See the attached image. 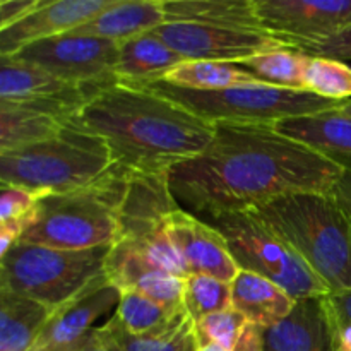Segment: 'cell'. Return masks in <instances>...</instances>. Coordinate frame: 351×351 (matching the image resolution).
<instances>
[{
  "label": "cell",
  "mask_w": 351,
  "mask_h": 351,
  "mask_svg": "<svg viewBox=\"0 0 351 351\" xmlns=\"http://www.w3.org/2000/svg\"><path fill=\"white\" fill-rule=\"evenodd\" d=\"M274 129L351 170V117L341 108L281 120Z\"/></svg>",
  "instance_id": "obj_17"
},
{
  "label": "cell",
  "mask_w": 351,
  "mask_h": 351,
  "mask_svg": "<svg viewBox=\"0 0 351 351\" xmlns=\"http://www.w3.org/2000/svg\"><path fill=\"white\" fill-rule=\"evenodd\" d=\"M154 33L184 60L230 62L240 65L254 55L287 47L266 33L195 23H165Z\"/></svg>",
  "instance_id": "obj_11"
},
{
  "label": "cell",
  "mask_w": 351,
  "mask_h": 351,
  "mask_svg": "<svg viewBox=\"0 0 351 351\" xmlns=\"http://www.w3.org/2000/svg\"><path fill=\"white\" fill-rule=\"evenodd\" d=\"M146 89L167 96L171 101L215 125H276L281 120L314 115L343 106V103L331 101L312 93L293 91L269 84L239 86L219 91H195L171 86L168 82H156Z\"/></svg>",
  "instance_id": "obj_7"
},
{
  "label": "cell",
  "mask_w": 351,
  "mask_h": 351,
  "mask_svg": "<svg viewBox=\"0 0 351 351\" xmlns=\"http://www.w3.org/2000/svg\"><path fill=\"white\" fill-rule=\"evenodd\" d=\"M208 223L225 237L240 269L267 278L297 302L331 293L297 250L252 213H223Z\"/></svg>",
  "instance_id": "obj_8"
},
{
  "label": "cell",
  "mask_w": 351,
  "mask_h": 351,
  "mask_svg": "<svg viewBox=\"0 0 351 351\" xmlns=\"http://www.w3.org/2000/svg\"><path fill=\"white\" fill-rule=\"evenodd\" d=\"M167 23L163 0H113L103 12L71 34L123 43Z\"/></svg>",
  "instance_id": "obj_18"
},
{
  "label": "cell",
  "mask_w": 351,
  "mask_h": 351,
  "mask_svg": "<svg viewBox=\"0 0 351 351\" xmlns=\"http://www.w3.org/2000/svg\"><path fill=\"white\" fill-rule=\"evenodd\" d=\"M184 58L175 53L154 31L120 43L115 67L117 84L146 89L161 82Z\"/></svg>",
  "instance_id": "obj_19"
},
{
  "label": "cell",
  "mask_w": 351,
  "mask_h": 351,
  "mask_svg": "<svg viewBox=\"0 0 351 351\" xmlns=\"http://www.w3.org/2000/svg\"><path fill=\"white\" fill-rule=\"evenodd\" d=\"M345 168L274 125L216 123L211 144L168 175L178 206L197 218L249 211L283 195L332 192Z\"/></svg>",
  "instance_id": "obj_1"
},
{
  "label": "cell",
  "mask_w": 351,
  "mask_h": 351,
  "mask_svg": "<svg viewBox=\"0 0 351 351\" xmlns=\"http://www.w3.org/2000/svg\"><path fill=\"white\" fill-rule=\"evenodd\" d=\"M122 291L106 274L82 293L51 312L31 351H69L88 335L99 317L119 307Z\"/></svg>",
  "instance_id": "obj_13"
},
{
  "label": "cell",
  "mask_w": 351,
  "mask_h": 351,
  "mask_svg": "<svg viewBox=\"0 0 351 351\" xmlns=\"http://www.w3.org/2000/svg\"><path fill=\"white\" fill-rule=\"evenodd\" d=\"M161 82L195 91H219L239 86L266 84L239 64L209 60H184L171 69ZM271 86V84H269Z\"/></svg>",
  "instance_id": "obj_25"
},
{
  "label": "cell",
  "mask_w": 351,
  "mask_h": 351,
  "mask_svg": "<svg viewBox=\"0 0 351 351\" xmlns=\"http://www.w3.org/2000/svg\"><path fill=\"white\" fill-rule=\"evenodd\" d=\"M249 213L287 240L331 293L351 290V216L332 192L283 195Z\"/></svg>",
  "instance_id": "obj_3"
},
{
  "label": "cell",
  "mask_w": 351,
  "mask_h": 351,
  "mask_svg": "<svg viewBox=\"0 0 351 351\" xmlns=\"http://www.w3.org/2000/svg\"><path fill=\"white\" fill-rule=\"evenodd\" d=\"M163 9L167 23H195L266 33L256 0H163Z\"/></svg>",
  "instance_id": "obj_21"
},
{
  "label": "cell",
  "mask_w": 351,
  "mask_h": 351,
  "mask_svg": "<svg viewBox=\"0 0 351 351\" xmlns=\"http://www.w3.org/2000/svg\"><path fill=\"white\" fill-rule=\"evenodd\" d=\"M304 53L311 55V57H326L335 58V60H351V27L341 31L336 36L329 38V40L322 41V43L315 45V47L307 48V50H300Z\"/></svg>",
  "instance_id": "obj_33"
},
{
  "label": "cell",
  "mask_w": 351,
  "mask_h": 351,
  "mask_svg": "<svg viewBox=\"0 0 351 351\" xmlns=\"http://www.w3.org/2000/svg\"><path fill=\"white\" fill-rule=\"evenodd\" d=\"M187 317L184 307L161 304L137 291H123L119 307L112 315L113 321L130 335H153Z\"/></svg>",
  "instance_id": "obj_26"
},
{
  "label": "cell",
  "mask_w": 351,
  "mask_h": 351,
  "mask_svg": "<svg viewBox=\"0 0 351 351\" xmlns=\"http://www.w3.org/2000/svg\"><path fill=\"white\" fill-rule=\"evenodd\" d=\"M51 312L33 298L0 290V351H31Z\"/></svg>",
  "instance_id": "obj_23"
},
{
  "label": "cell",
  "mask_w": 351,
  "mask_h": 351,
  "mask_svg": "<svg viewBox=\"0 0 351 351\" xmlns=\"http://www.w3.org/2000/svg\"><path fill=\"white\" fill-rule=\"evenodd\" d=\"M130 171L113 165L108 173L75 191L38 204L36 221L21 242L67 250L113 247L120 239Z\"/></svg>",
  "instance_id": "obj_4"
},
{
  "label": "cell",
  "mask_w": 351,
  "mask_h": 351,
  "mask_svg": "<svg viewBox=\"0 0 351 351\" xmlns=\"http://www.w3.org/2000/svg\"><path fill=\"white\" fill-rule=\"evenodd\" d=\"M95 93L55 77L24 62L3 57L0 64V103L23 105L67 120L74 117Z\"/></svg>",
  "instance_id": "obj_12"
},
{
  "label": "cell",
  "mask_w": 351,
  "mask_h": 351,
  "mask_svg": "<svg viewBox=\"0 0 351 351\" xmlns=\"http://www.w3.org/2000/svg\"><path fill=\"white\" fill-rule=\"evenodd\" d=\"M168 233L191 274H206L232 283L240 273L228 242L211 223L178 208L168 218Z\"/></svg>",
  "instance_id": "obj_14"
},
{
  "label": "cell",
  "mask_w": 351,
  "mask_h": 351,
  "mask_svg": "<svg viewBox=\"0 0 351 351\" xmlns=\"http://www.w3.org/2000/svg\"><path fill=\"white\" fill-rule=\"evenodd\" d=\"M341 112H345L346 115H350V117H351V101H346V103H343V106H341Z\"/></svg>",
  "instance_id": "obj_40"
},
{
  "label": "cell",
  "mask_w": 351,
  "mask_h": 351,
  "mask_svg": "<svg viewBox=\"0 0 351 351\" xmlns=\"http://www.w3.org/2000/svg\"><path fill=\"white\" fill-rule=\"evenodd\" d=\"M105 274L120 291H137L161 304L184 307V281L153 266L144 257L117 243L110 250Z\"/></svg>",
  "instance_id": "obj_16"
},
{
  "label": "cell",
  "mask_w": 351,
  "mask_h": 351,
  "mask_svg": "<svg viewBox=\"0 0 351 351\" xmlns=\"http://www.w3.org/2000/svg\"><path fill=\"white\" fill-rule=\"evenodd\" d=\"M232 302L247 321L266 331L287 321L298 304L276 283L243 269L232 281Z\"/></svg>",
  "instance_id": "obj_20"
},
{
  "label": "cell",
  "mask_w": 351,
  "mask_h": 351,
  "mask_svg": "<svg viewBox=\"0 0 351 351\" xmlns=\"http://www.w3.org/2000/svg\"><path fill=\"white\" fill-rule=\"evenodd\" d=\"M65 120L41 110L0 103V154L23 149L57 136Z\"/></svg>",
  "instance_id": "obj_24"
},
{
  "label": "cell",
  "mask_w": 351,
  "mask_h": 351,
  "mask_svg": "<svg viewBox=\"0 0 351 351\" xmlns=\"http://www.w3.org/2000/svg\"><path fill=\"white\" fill-rule=\"evenodd\" d=\"M233 351H266V329L249 322Z\"/></svg>",
  "instance_id": "obj_36"
},
{
  "label": "cell",
  "mask_w": 351,
  "mask_h": 351,
  "mask_svg": "<svg viewBox=\"0 0 351 351\" xmlns=\"http://www.w3.org/2000/svg\"><path fill=\"white\" fill-rule=\"evenodd\" d=\"M113 0H43L19 23L0 31V58L12 57L21 48L48 38L62 36L106 9Z\"/></svg>",
  "instance_id": "obj_15"
},
{
  "label": "cell",
  "mask_w": 351,
  "mask_h": 351,
  "mask_svg": "<svg viewBox=\"0 0 351 351\" xmlns=\"http://www.w3.org/2000/svg\"><path fill=\"white\" fill-rule=\"evenodd\" d=\"M67 125L101 137L115 165L137 175H170L211 144L216 125L151 89L113 84L96 93Z\"/></svg>",
  "instance_id": "obj_2"
},
{
  "label": "cell",
  "mask_w": 351,
  "mask_h": 351,
  "mask_svg": "<svg viewBox=\"0 0 351 351\" xmlns=\"http://www.w3.org/2000/svg\"><path fill=\"white\" fill-rule=\"evenodd\" d=\"M119 48L115 41L67 33L27 45L10 58L50 72L69 84L96 95L117 84Z\"/></svg>",
  "instance_id": "obj_9"
},
{
  "label": "cell",
  "mask_w": 351,
  "mask_h": 351,
  "mask_svg": "<svg viewBox=\"0 0 351 351\" xmlns=\"http://www.w3.org/2000/svg\"><path fill=\"white\" fill-rule=\"evenodd\" d=\"M101 328L112 338L119 351H201L195 322L189 315L177 324L153 335H130L113 319H108Z\"/></svg>",
  "instance_id": "obj_27"
},
{
  "label": "cell",
  "mask_w": 351,
  "mask_h": 351,
  "mask_svg": "<svg viewBox=\"0 0 351 351\" xmlns=\"http://www.w3.org/2000/svg\"><path fill=\"white\" fill-rule=\"evenodd\" d=\"M69 351H119L103 328H95Z\"/></svg>",
  "instance_id": "obj_35"
},
{
  "label": "cell",
  "mask_w": 351,
  "mask_h": 351,
  "mask_svg": "<svg viewBox=\"0 0 351 351\" xmlns=\"http://www.w3.org/2000/svg\"><path fill=\"white\" fill-rule=\"evenodd\" d=\"M324 300L328 302L335 311H338L339 314L351 319V290L338 291V293H329L326 295Z\"/></svg>",
  "instance_id": "obj_38"
},
{
  "label": "cell",
  "mask_w": 351,
  "mask_h": 351,
  "mask_svg": "<svg viewBox=\"0 0 351 351\" xmlns=\"http://www.w3.org/2000/svg\"><path fill=\"white\" fill-rule=\"evenodd\" d=\"M50 194L23 185L2 184L0 191V223L14 221L31 215L45 197Z\"/></svg>",
  "instance_id": "obj_32"
},
{
  "label": "cell",
  "mask_w": 351,
  "mask_h": 351,
  "mask_svg": "<svg viewBox=\"0 0 351 351\" xmlns=\"http://www.w3.org/2000/svg\"><path fill=\"white\" fill-rule=\"evenodd\" d=\"M305 91L331 101H351V67L335 58L308 55Z\"/></svg>",
  "instance_id": "obj_30"
},
{
  "label": "cell",
  "mask_w": 351,
  "mask_h": 351,
  "mask_svg": "<svg viewBox=\"0 0 351 351\" xmlns=\"http://www.w3.org/2000/svg\"><path fill=\"white\" fill-rule=\"evenodd\" d=\"M113 165L112 151L101 137L65 125L43 143L0 154V182L64 194L93 184Z\"/></svg>",
  "instance_id": "obj_5"
},
{
  "label": "cell",
  "mask_w": 351,
  "mask_h": 351,
  "mask_svg": "<svg viewBox=\"0 0 351 351\" xmlns=\"http://www.w3.org/2000/svg\"><path fill=\"white\" fill-rule=\"evenodd\" d=\"M264 31L307 50L351 27V0H256Z\"/></svg>",
  "instance_id": "obj_10"
},
{
  "label": "cell",
  "mask_w": 351,
  "mask_h": 351,
  "mask_svg": "<svg viewBox=\"0 0 351 351\" xmlns=\"http://www.w3.org/2000/svg\"><path fill=\"white\" fill-rule=\"evenodd\" d=\"M263 82L276 88L305 91L308 55L297 48L281 47L247 58L242 64ZM308 93V91H307Z\"/></svg>",
  "instance_id": "obj_28"
},
{
  "label": "cell",
  "mask_w": 351,
  "mask_h": 351,
  "mask_svg": "<svg viewBox=\"0 0 351 351\" xmlns=\"http://www.w3.org/2000/svg\"><path fill=\"white\" fill-rule=\"evenodd\" d=\"M266 351H332L321 298L300 300L287 321L267 329Z\"/></svg>",
  "instance_id": "obj_22"
},
{
  "label": "cell",
  "mask_w": 351,
  "mask_h": 351,
  "mask_svg": "<svg viewBox=\"0 0 351 351\" xmlns=\"http://www.w3.org/2000/svg\"><path fill=\"white\" fill-rule=\"evenodd\" d=\"M232 307V283L206 274H191L185 278L184 308L194 322Z\"/></svg>",
  "instance_id": "obj_29"
},
{
  "label": "cell",
  "mask_w": 351,
  "mask_h": 351,
  "mask_svg": "<svg viewBox=\"0 0 351 351\" xmlns=\"http://www.w3.org/2000/svg\"><path fill=\"white\" fill-rule=\"evenodd\" d=\"M43 0H2L0 2V31L19 23L41 5Z\"/></svg>",
  "instance_id": "obj_34"
},
{
  "label": "cell",
  "mask_w": 351,
  "mask_h": 351,
  "mask_svg": "<svg viewBox=\"0 0 351 351\" xmlns=\"http://www.w3.org/2000/svg\"><path fill=\"white\" fill-rule=\"evenodd\" d=\"M112 247L67 250L17 242L0 257V290L33 298L51 311L105 276Z\"/></svg>",
  "instance_id": "obj_6"
},
{
  "label": "cell",
  "mask_w": 351,
  "mask_h": 351,
  "mask_svg": "<svg viewBox=\"0 0 351 351\" xmlns=\"http://www.w3.org/2000/svg\"><path fill=\"white\" fill-rule=\"evenodd\" d=\"M332 195L341 204V208L351 216V170L345 168L338 184H336L335 191H332Z\"/></svg>",
  "instance_id": "obj_37"
},
{
  "label": "cell",
  "mask_w": 351,
  "mask_h": 351,
  "mask_svg": "<svg viewBox=\"0 0 351 351\" xmlns=\"http://www.w3.org/2000/svg\"><path fill=\"white\" fill-rule=\"evenodd\" d=\"M247 324L249 321L232 307L195 322V332L201 348L208 345H218L226 351H233Z\"/></svg>",
  "instance_id": "obj_31"
},
{
  "label": "cell",
  "mask_w": 351,
  "mask_h": 351,
  "mask_svg": "<svg viewBox=\"0 0 351 351\" xmlns=\"http://www.w3.org/2000/svg\"><path fill=\"white\" fill-rule=\"evenodd\" d=\"M201 351H226V350L221 348V346H218V345H208V346H202Z\"/></svg>",
  "instance_id": "obj_39"
}]
</instances>
